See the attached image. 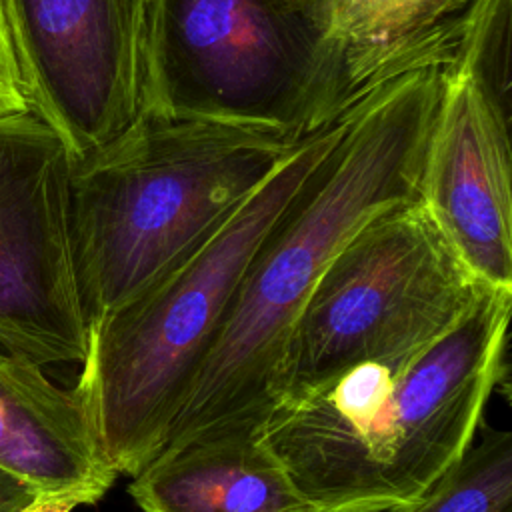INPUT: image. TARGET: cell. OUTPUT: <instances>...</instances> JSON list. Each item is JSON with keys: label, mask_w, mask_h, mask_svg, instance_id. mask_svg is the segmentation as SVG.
Masks as SVG:
<instances>
[{"label": "cell", "mask_w": 512, "mask_h": 512, "mask_svg": "<svg viewBox=\"0 0 512 512\" xmlns=\"http://www.w3.org/2000/svg\"><path fill=\"white\" fill-rule=\"evenodd\" d=\"M342 94L348 106L380 86L454 64L482 0H328Z\"/></svg>", "instance_id": "7c38bea8"}, {"label": "cell", "mask_w": 512, "mask_h": 512, "mask_svg": "<svg viewBox=\"0 0 512 512\" xmlns=\"http://www.w3.org/2000/svg\"><path fill=\"white\" fill-rule=\"evenodd\" d=\"M484 288L418 196L392 206L370 220L316 282L286 346L272 406L358 364L422 350L450 330Z\"/></svg>", "instance_id": "8992f818"}, {"label": "cell", "mask_w": 512, "mask_h": 512, "mask_svg": "<svg viewBox=\"0 0 512 512\" xmlns=\"http://www.w3.org/2000/svg\"><path fill=\"white\" fill-rule=\"evenodd\" d=\"M304 140L142 114L76 160L72 248L88 326L196 252Z\"/></svg>", "instance_id": "3957f363"}, {"label": "cell", "mask_w": 512, "mask_h": 512, "mask_svg": "<svg viewBox=\"0 0 512 512\" xmlns=\"http://www.w3.org/2000/svg\"><path fill=\"white\" fill-rule=\"evenodd\" d=\"M78 506H82V502L78 498L54 496V498H36L22 512H72Z\"/></svg>", "instance_id": "e0dca14e"}, {"label": "cell", "mask_w": 512, "mask_h": 512, "mask_svg": "<svg viewBox=\"0 0 512 512\" xmlns=\"http://www.w3.org/2000/svg\"><path fill=\"white\" fill-rule=\"evenodd\" d=\"M36 498L30 488L0 470V512H22Z\"/></svg>", "instance_id": "2e32d148"}, {"label": "cell", "mask_w": 512, "mask_h": 512, "mask_svg": "<svg viewBox=\"0 0 512 512\" xmlns=\"http://www.w3.org/2000/svg\"><path fill=\"white\" fill-rule=\"evenodd\" d=\"M512 290L486 286L422 350L358 364L278 400L260 424L318 512H396L418 502L474 442L504 374Z\"/></svg>", "instance_id": "6da1fadb"}, {"label": "cell", "mask_w": 512, "mask_h": 512, "mask_svg": "<svg viewBox=\"0 0 512 512\" xmlns=\"http://www.w3.org/2000/svg\"><path fill=\"white\" fill-rule=\"evenodd\" d=\"M510 120L462 72L442 70L418 198L468 270L512 290Z\"/></svg>", "instance_id": "9c48e42d"}, {"label": "cell", "mask_w": 512, "mask_h": 512, "mask_svg": "<svg viewBox=\"0 0 512 512\" xmlns=\"http://www.w3.org/2000/svg\"><path fill=\"white\" fill-rule=\"evenodd\" d=\"M142 512H318L266 446L238 424L164 446L128 486Z\"/></svg>", "instance_id": "8fae6325"}, {"label": "cell", "mask_w": 512, "mask_h": 512, "mask_svg": "<svg viewBox=\"0 0 512 512\" xmlns=\"http://www.w3.org/2000/svg\"><path fill=\"white\" fill-rule=\"evenodd\" d=\"M0 470L38 498L98 502L118 478L104 458L74 388L40 364L0 350Z\"/></svg>", "instance_id": "30bf717a"}, {"label": "cell", "mask_w": 512, "mask_h": 512, "mask_svg": "<svg viewBox=\"0 0 512 512\" xmlns=\"http://www.w3.org/2000/svg\"><path fill=\"white\" fill-rule=\"evenodd\" d=\"M354 108L308 136L182 264L88 326L74 392L116 474L134 476L166 444L252 258L340 144Z\"/></svg>", "instance_id": "277c9868"}, {"label": "cell", "mask_w": 512, "mask_h": 512, "mask_svg": "<svg viewBox=\"0 0 512 512\" xmlns=\"http://www.w3.org/2000/svg\"><path fill=\"white\" fill-rule=\"evenodd\" d=\"M512 0H482L462 34L450 68L468 76L510 120ZM448 70V68H446Z\"/></svg>", "instance_id": "5bb4252c"}, {"label": "cell", "mask_w": 512, "mask_h": 512, "mask_svg": "<svg viewBox=\"0 0 512 512\" xmlns=\"http://www.w3.org/2000/svg\"><path fill=\"white\" fill-rule=\"evenodd\" d=\"M396 512H512V432L484 428L426 496Z\"/></svg>", "instance_id": "4fadbf2b"}, {"label": "cell", "mask_w": 512, "mask_h": 512, "mask_svg": "<svg viewBox=\"0 0 512 512\" xmlns=\"http://www.w3.org/2000/svg\"><path fill=\"white\" fill-rule=\"evenodd\" d=\"M352 108L328 0H150L144 114L302 140Z\"/></svg>", "instance_id": "5b68a950"}, {"label": "cell", "mask_w": 512, "mask_h": 512, "mask_svg": "<svg viewBox=\"0 0 512 512\" xmlns=\"http://www.w3.org/2000/svg\"><path fill=\"white\" fill-rule=\"evenodd\" d=\"M0 98L14 112H28V96L14 48L6 0H0Z\"/></svg>", "instance_id": "9a60e30c"}, {"label": "cell", "mask_w": 512, "mask_h": 512, "mask_svg": "<svg viewBox=\"0 0 512 512\" xmlns=\"http://www.w3.org/2000/svg\"><path fill=\"white\" fill-rule=\"evenodd\" d=\"M6 112H14V110L0 98V114H6Z\"/></svg>", "instance_id": "ac0fdd59"}, {"label": "cell", "mask_w": 512, "mask_h": 512, "mask_svg": "<svg viewBox=\"0 0 512 512\" xmlns=\"http://www.w3.org/2000/svg\"><path fill=\"white\" fill-rule=\"evenodd\" d=\"M440 80L442 70L412 72L358 102L340 144L252 258L164 446L262 424L296 320L328 264L370 220L418 196Z\"/></svg>", "instance_id": "7a4b0ae2"}, {"label": "cell", "mask_w": 512, "mask_h": 512, "mask_svg": "<svg viewBox=\"0 0 512 512\" xmlns=\"http://www.w3.org/2000/svg\"><path fill=\"white\" fill-rule=\"evenodd\" d=\"M72 156L36 114H0V350L40 366L88 348L72 248Z\"/></svg>", "instance_id": "52a82bcc"}, {"label": "cell", "mask_w": 512, "mask_h": 512, "mask_svg": "<svg viewBox=\"0 0 512 512\" xmlns=\"http://www.w3.org/2000/svg\"><path fill=\"white\" fill-rule=\"evenodd\" d=\"M28 110L80 160L144 114L150 0H6Z\"/></svg>", "instance_id": "ba28073f"}]
</instances>
